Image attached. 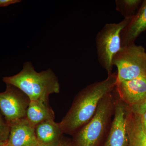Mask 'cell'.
Here are the masks:
<instances>
[{
  "label": "cell",
  "instance_id": "cell-1",
  "mask_svg": "<svg viewBox=\"0 0 146 146\" xmlns=\"http://www.w3.org/2000/svg\"><path fill=\"white\" fill-rule=\"evenodd\" d=\"M117 81V73L86 86L76 96L71 108L60 123L63 133L73 135L92 119L100 102L112 92Z\"/></svg>",
  "mask_w": 146,
  "mask_h": 146
},
{
  "label": "cell",
  "instance_id": "cell-2",
  "mask_svg": "<svg viewBox=\"0 0 146 146\" xmlns=\"http://www.w3.org/2000/svg\"><path fill=\"white\" fill-rule=\"evenodd\" d=\"M3 81L20 89L30 101L48 103L50 94L60 92L58 78L52 70L48 69L37 72L30 61L24 63L20 72L15 75L4 77Z\"/></svg>",
  "mask_w": 146,
  "mask_h": 146
},
{
  "label": "cell",
  "instance_id": "cell-3",
  "mask_svg": "<svg viewBox=\"0 0 146 146\" xmlns=\"http://www.w3.org/2000/svg\"><path fill=\"white\" fill-rule=\"evenodd\" d=\"M112 92L102 100L94 116L73 135V146H97L106 132L114 112L115 103Z\"/></svg>",
  "mask_w": 146,
  "mask_h": 146
},
{
  "label": "cell",
  "instance_id": "cell-4",
  "mask_svg": "<svg viewBox=\"0 0 146 146\" xmlns=\"http://www.w3.org/2000/svg\"><path fill=\"white\" fill-rule=\"evenodd\" d=\"M131 19L124 18L117 23H107L97 34L96 42L99 63L107 72L112 74L113 58L122 48L121 35Z\"/></svg>",
  "mask_w": 146,
  "mask_h": 146
},
{
  "label": "cell",
  "instance_id": "cell-5",
  "mask_svg": "<svg viewBox=\"0 0 146 146\" xmlns=\"http://www.w3.org/2000/svg\"><path fill=\"white\" fill-rule=\"evenodd\" d=\"M117 68V81L131 80L146 75V52L145 48L135 44L122 47L113 58Z\"/></svg>",
  "mask_w": 146,
  "mask_h": 146
},
{
  "label": "cell",
  "instance_id": "cell-6",
  "mask_svg": "<svg viewBox=\"0 0 146 146\" xmlns=\"http://www.w3.org/2000/svg\"><path fill=\"white\" fill-rule=\"evenodd\" d=\"M0 93V111L9 123L25 117L30 100L23 91L9 84Z\"/></svg>",
  "mask_w": 146,
  "mask_h": 146
},
{
  "label": "cell",
  "instance_id": "cell-7",
  "mask_svg": "<svg viewBox=\"0 0 146 146\" xmlns=\"http://www.w3.org/2000/svg\"><path fill=\"white\" fill-rule=\"evenodd\" d=\"M128 106L119 98L115 102L114 119L104 146H128Z\"/></svg>",
  "mask_w": 146,
  "mask_h": 146
},
{
  "label": "cell",
  "instance_id": "cell-8",
  "mask_svg": "<svg viewBox=\"0 0 146 146\" xmlns=\"http://www.w3.org/2000/svg\"><path fill=\"white\" fill-rule=\"evenodd\" d=\"M115 89L120 99L128 106L142 104L146 101V75L131 80L117 81Z\"/></svg>",
  "mask_w": 146,
  "mask_h": 146
},
{
  "label": "cell",
  "instance_id": "cell-9",
  "mask_svg": "<svg viewBox=\"0 0 146 146\" xmlns=\"http://www.w3.org/2000/svg\"><path fill=\"white\" fill-rule=\"evenodd\" d=\"M10 133L7 143L9 146H35L38 145L35 127L26 117L9 123Z\"/></svg>",
  "mask_w": 146,
  "mask_h": 146
},
{
  "label": "cell",
  "instance_id": "cell-10",
  "mask_svg": "<svg viewBox=\"0 0 146 146\" xmlns=\"http://www.w3.org/2000/svg\"><path fill=\"white\" fill-rule=\"evenodd\" d=\"M146 31V0L143 1L140 8L121 33L122 47L135 44L136 39Z\"/></svg>",
  "mask_w": 146,
  "mask_h": 146
},
{
  "label": "cell",
  "instance_id": "cell-11",
  "mask_svg": "<svg viewBox=\"0 0 146 146\" xmlns=\"http://www.w3.org/2000/svg\"><path fill=\"white\" fill-rule=\"evenodd\" d=\"M35 132L38 144L44 146H56L63 138L60 123L48 120L37 125Z\"/></svg>",
  "mask_w": 146,
  "mask_h": 146
},
{
  "label": "cell",
  "instance_id": "cell-12",
  "mask_svg": "<svg viewBox=\"0 0 146 146\" xmlns=\"http://www.w3.org/2000/svg\"><path fill=\"white\" fill-rule=\"evenodd\" d=\"M127 129L128 146H146V130L141 123L140 116L130 111L128 108Z\"/></svg>",
  "mask_w": 146,
  "mask_h": 146
},
{
  "label": "cell",
  "instance_id": "cell-13",
  "mask_svg": "<svg viewBox=\"0 0 146 146\" xmlns=\"http://www.w3.org/2000/svg\"><path fill=\"white\" fill-rule=\"evenodd\" d=\"M25 117L29 123L35 127L45 121L54 120L55 114L48 103L41 100L30 101Z\"/></svg>",
  "mask_w": 146,
  "mask_h": 146
},
{
  "label": "cell",
  "instance_id": "cell-14",
  "mask_svg": "<svg viewBox=\"0 0 146 146\" xmlns=\"http://www.w3.org/2000/svg\"><path fill=\"white\" fill-rule=\"evenodd\" d=\"M143 1L142 0H116V10L124 18L131 19L138 11Z\"/></svg>",
  "mask_w": 146,
  "mask_h": 146
},
{
  "label": "cell",
  "instance_id": "cell-15",
  "mask_svg": "<svg viewBox=\"0 0 146 146\" xmlns=\"http://www.w3.org/2000/svg\"><path fill=\"white\" fill-rule=\"evenodd\" d=\"M10 125L0 111V141L5 143L8 140Z\"/></svg>",
  "mask_w": 146,
  "mask_h": 146
},
{
  "label": "cell",
  "instance_id": "cell-16",
  "mask_svg": "<svg viewBox=\"0 0 146 146\" xmlns=\"http://www.w3.org/2000/svg\"><path fill=\"white\" fill-rule=\"evenodd\" d=\"M129 108L130 111L133 113L138 115H142L146 111V101L143 103L138 105L134 106L131 107L129 106Z\"/></svg>",
  "mask_w": 146,
  "mask_h": 146
},
{
  "label": "cell",
  "instance_id": "cell-17",
  "mask_svg": "<svg viewBox=\"0 0 146 146\" xmlns=\"http://www.w3.org/2000/svg\"><path fill=\"white\" fill-rule=\"evenodd\" d=\"M21 1L20 0H0V7L7 6Z\"/></svg>",
  "mask_w": 146,
  "mask_h": 146
},
{
  "label": "cell",
  "instance_id": "cell-18",
  "mask_svg": "<svg viewBox=\"0 0 146 146\" xmlns=\"http://www.w3.org/2000/svg\"><path fill=\"white\" fill-rule=\"evenodd\" d=\"M56 146H73L72 140L63 137Z\"/></svg>",
  "mask_w": 146,
  "mask_h": 146
},
{
  "label": "cell",
  "instance_id": "cell-19",
  "mask_svg": "<svg viewBox=\"0 0 146 146\" xmlns=\"http://www.w3.org/2000/svg\"><path fill=\"white\" fill-rule=\"evenodd\" d=\"M139 116H140L142 125L144 127V128L146 130V111L142 115H139Z\"/></svg>",
  "mask_w": 146,
  "mask_h": 146
},
{
  "label": "cell",
  "instance_id": "cell-20",
  "mask_svg": "<svg viewBox=\"0 0 146 146\" xmlns=\"http://www.w3.org/2000/svg\"><path fill=\"white\" fill-rule=\"evenodd\" d=\"M0 146H9L8 145V144L7 143V142H5L2 145Z\"/></svg>",
  "mask_w": 146,
  "mask_h": 146
},
{
  "label": "cell",
  "instance_id": "cell-21",
  "mask_svg": "<svg viewBox=\"0 0 146 146\" xmlns=\"http://www.w3.org/2000/svg\"><path fill=\"white\" fill-rule=\"evenodd\" d=\"M4 143H3V142H2V141H0V146L1 145H3V144Z\"/></svg>",
  "mask_w": 146,
  "mask_h": 146
},
{
  "label": "cell",
  "instance_id": "cell-22",
  "mask_svg": "<svg viewBox=\"0 0 146 146\" xmlns=\"http://www.w3.org/2000/svg\"><path fill=\"white\" fill-rule=\"evenodd\" d=\"M44 146L43 145H39V144H38V145H36V146Z\"/></svg>",
  "mask_w": 146,
  "mask_h": 146
}]
</instances>
